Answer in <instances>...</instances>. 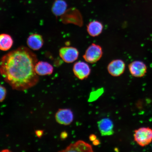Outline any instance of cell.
<instances>
[{
  "mask_svg": "<svg viewBox=\"0 0 152 152\" xmlns=\"http://www.w3.org/2000/svg\"><path fill=\"white\" fill-rule=\"evenodd\" d=\"M55 118L57 122L59 124L68 125L73 122L74 115L73 112L70 109H60L55 115Z\"/></svg>",
  "mask_w": 152,
  "mask_h": 152,
  "instance_id": "cell-6",
  "label": "cell"
},
{
  "mask_svg": "<svg viewBox=\"0 0 152 152\" xmlns=\"http://www.w3.org/2000/svg\"><path fill=\"white\" fill-rule=\"evenodd\" d=\"M67 4L64 0H56L52 7V12L56 17L62 16L67 10Z\"/></svg>",
  "mask_w": 152,
  "mask_h": 152,
  "instance_id": "cell-14",
  "label": "cell"
},
{
  "mask_svg": "<svg viewBox=\"0 0 152 152\" xmlns=\"http://www.w3.org/2000/svg\"><path fill=\"white\" fill-rule=\"evenodd\" d=\"M107 69L108 72L111 76L115 77H119L124 72L125 64L122 60H113L108 64Z\"/></svg>",
  "mask_w": 152,
  "mask_h": 152,
  "instance_id": "cell-8",
  "label": "cell"
},
{
  "mask_svg": "<svg viewBox=\"0 0 152 152\" xmlns=\"http://www.w3.org/2000/svg\"><path fill=\"white\" fill-rule=\"evenodd\" d=\"M59 55L64 62L72 63L78 58L79 52L77 49L72 47H64L60 49Z\"/></svg>",
  "mask_w": 152,
  "mask_h": 152,
  "instance_id": "cell-4",
  "label": "cell"
},
{
  "mask_svg": "<svg viewBox=\"0 0 152 152\" xmlns=\"http://www.w3.org/2000/svg\"><path fill=\"white\" fill-rule=\"evenodd\" d=\"M93 144L94 145H98L100 144V140L98 139H96L94 140V141L92 142Z\"/></svg>",
  "mask_w": 152,
  "mask_h": 152,
  "instance_id": "cell-21",
  "label": "cell"
},
{
  "mask_svg": "<svg viewBox=\"0 0 152 152\" xmlns=\"http://www.w3.org/2000/svg\"><path fill=\"white\" fill-rule=\"evenodd\" d=\"M44 40L41 35L37 34H32L28 37L27 44L30 48L34 50H38L43 46Z\"/></svg>",
  "mask_w": 152,
  "mask_h": 152,
  "instance_id": "cell-11",
  "label": "cell"
},
{
  "mask_svg": "<svg viewBox=\"0 0 152 152\" xmlns=\"http://www.w3.org/2000/svg\"><path fill=\"white\" fill-rule=\"evenodd\" d=\"M129 71L133 77H144L147 72V68L143 62L136 61L131 63L128 66Z\"/></svg>",
  "mask_w": 152,
  "mask_h": 152,
  "instance_id": "cell-7",
  "label": "cell"
},
{
  "mask_svg": "<svg viewBox=\"0 0 152 152\" xmlns=\"http://www.w3.org/2000/svg\"><path fill=\"white\" fill-rule=\"evenodd\" d=\"M103 52L99 45L93 43L86 50L83 58L85 61L90 64L98 62L101 58Z\"/></svg>",
  "mask_w": 152,
  "mask_h": 152,
  "instance_id": "cell-3",
  "label": "cell"
},
{
  "mask_svg": "<svg viewBox=\"0 0 152 152\" xmlns=\"http://www.w3.org/2000/svg\"><path fill=\"white\" fill-rule=\"evenodd\" d=\"M103 26L101 22L94 20L89 23L87 26V31L92 37H96L102 33Z\"/></svg>",
  "mask_w": 152,
  "mask_h": 152,
  "instance_id": "cell-13",
  "label": "cell"
},
{
  "mask_svg": "<svg viewBox=\"0 0 152 152\" xmlns=\"http://www.w3.org/2000/svg\"><path fill=\"white\" fill-rule=\"evenodd\" d=\"M102 91V89H100L99 90H98L93 92L92 94L91 95L90 99H91V100H94V99L96 100L97 98L98 97L101 95Z\"/></svg>",
  "mask_w": 152,
  "mask_h": 152,
  "instance_id": "cell-17",
  "label": "cell"
},
{
  "mask_svg": "<svg viewBox=\"0 0 152 152\" xmlns=\"http://www.w3.org/2000/svg\"><path fill=\"white\" fill-rule=\"evenodd\" d=\"M14 41L12 37L9 34H0V50H8L12 47Z\"/></svg>",
  "mask_w": 152,
  "mask_h": 152,
  "instance_id": "cell-15",
  "label": "cell"
},
{
  "mask_svg": "<svg viewBox=\"0 0 152 152\" xmlns=\"http://www.w3.org/2000/svg\"><path fill=\"white\" fill-rule=\"evenodd\" d=\"M7 91L4 87L0 85V102L3 101L6 96Z\"/></svg>",
  "mask_w": 152,
  "mask_h": 152,
  "instance_id": "cell-16",
  "label": "cell"
},
{
  "mask_svg": "<svg viewBox=\"0 0 152 152\" xmlns=\"http://www.w3.org/2000/svg\"><path fill=\"white\" fill-rule=\"evenodd\" d=\"M74 75L80 80L87 79L91 72L90 66L86 63L79 61L75 63L73 66Z\"/></svg>",
  "mask_w": 152,
  "mask_h": 152,
  "instance_id": "cell-5",
  "label": "cell"
},
{
  "mask_svg": "<svg viewBox=\"0 0 152 152\" xmlns=\"http://www.w3.org/2000/svg\"><path fill=\"white\" fill-rule=\"evenodd\" d=\"M60 152H94L92 146L83 140H79L72 143Z\"/></svg>",
  "mask_w": 152,
  "mask_h": 152,
  "instance_id": "cell-9",
  "label": "cell"
},
{
  "mask_svg": "<svg viewBox=\"0 0 152 152\" xmlns=\"http://www.w3.org/2000/svg\"><path fill=\"white\" fill-rule=\"evenodd\" d=\"M37 57L24 46L9 52L0 60V74L14 90L23 91L33 87L39 81L35 71Z\"/></svg>",
  "mask_w": 152,
  "mask_h": 152,
  "instance_id": "cell-1",
  "label": "cell"
},
{
  "mask_svg": "<svg viewBox=\"0 0 152 152\" xmlns=\"http://www.w3.org/2000/svg\"><path fill=\"white\" fill-rule=\"evenodd\" d=\"M134 138V141L142 147L149 145L152 141V129L142 127L135 130Z\"/></svg>",
  "mask_w": 152,
  "mask_h": 152,
  "instance_id": "cell-2",
  "label": "cell"
},
{
  "mask_svg": "<svg viewBox=\"0 0 152 152\" xmlns=\"http://www.w3.org/2000/svg\"><path fill=\"white\" fill-rule=\"evenodd\" d=\"M35 134L38 137L40 138L43 135V130H37L36 131Z\"/></svg>",
  "mask_w": 152,
  "mask_h": 152,
  "instance_id": "cell-18",
  "label": "cell"
},
{
  "mask_svg": "<svg viewBox=\"0 0 152 152\" xmlns=\"http://www.w3.org/2000/svg\"><path fill=\"white\" fill-rule=\"evenodd\" d=\"M35 71L38 75H49L53 73L54 68L48 62L43 61H38L35 64Z\"/></svg>",
  "mask_w": 152,
  "mask_h": 152,
  "instance_id": "cell-12",
  "label": "cell"
},
{
  "mask_svg": "<svg viewBox=\"0 0 152 152\" xmlns=\"http://www.w3.org/2000/svg\"><path fill=\"white\" fill-rule=\"evenodd\" d=\"M98 126L102 136L112 135L114 134V124L111 119L103 118L98 122Z\"/></svg>",
  "mask_w": 152,
  "mask_h": 152,
  "instance_id": "cell-10",
  "label": "cell"
},
{
  "mask_svg": "<svg viewBox=\"0 0 152 152\" xmlns=\"http://www.w3.org/2000/svg\"><path fill=\"white\" fill-rule=\"evenodd\" d=\"M68 133L66 132H62L60 134V138L62 140H64L68 137Z\"/></svg>",
  "mask_w": 152,
  "mask_h": 152,
  "instance_id": "cell-19",
  "label": "cell"
},
{
  "mask_svg": "<svg viewBox=\"0 0 152 152\" xmlns=\"http://www.w3.org/2000/svg\"><path fill=\"white\" fill-rule=\"evenodd\" d=\"M89 139L90 141L93 142L94 141V140L96 139L97 137L96 135L94 134H91L90 135V136H89Z\"/></svg>",
  "mask_w": 152,
  "mask_h": 152,
  "instance_id": "cell-20",
  "label": "cell"
}]
</instances>
